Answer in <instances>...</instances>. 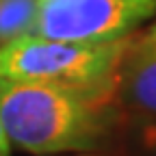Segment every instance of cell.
<instances>
[{"instance_id": "52a82bcc", "label": "cell", "mask_w": 156, "mask_h": 156, "mask_svg": "<svg viewBox=\"0 0 156 156\" xmlns=\"http://www.w3.org/2000/svg\"><path fill=\"white\" fill-rule=\"evenodd\" d=\"M0 156H11V143H9V136L2 128V122H0Z\"/></svg>"}, {"instance_id": "3957f363", "label": "cell", "mask_w": 156, "mask_h": 156, "mask_svg": "<svg viewBox=\"0 0 156 156\" xmlns=\"http://www.w3.org/2000/svg\"><path fill=\"white\" fill-rule=\"evenodd\" d=\"M156 13V0H39L35 37L102 44L130 35Z\"/></svg>"}, {"instance_id": "277c9868", "label": "cell", "mask_w": 156, "mask_h": 156, "mask_svg": "<svg viewBox=\"0 0 156 156\" xmlns=\"http://www.w3.org/2000/svg\"><path fill=\"white\" fill-rule=\"evenodd\" d=\"M117 100L132 115L156 119V22L128 39L117 69Z\"/></svg>"}, {"instance_id": "7a4b0ae2", "label": "cell", "mask_w": 156, "mask_h": 156, "mask_svg": "<svg viewBox=\"0 0 156 156\" xmlns=\"http://www.w3.org/2000/svg\"><path fill=\"white\" fill-rule=\"evenodd\" d=\"M130 35L102 44L22 37L0 48V78L48 83L117 98V69Z\"/></svg>"}, {"instance_id": "5b68a950", "label": "cell", "mask_w": 156, "mask_h": 156, "mask_svg": "<svg viewBox=\"0 0 156 156\" xmlns=\"http://www.w3.org/2000/svg\"><path fill=\"white\" fill-rule=\"evenodd\" d=\"M39 0H0V48L35 37Z\"/></svg>"}, {"instance_id": "6da1fadb", "label": "cell", "mask_w": 156, "mask_h": 156, "mask_svg": "<svg viewBox=\"0 0 156 156\" xmlns=\"http://www.w3.org/2000/svg\"><path fill=\"white\" fill-rule=\"evenodd\" d=\"M122 119L117 98L0 78L2 128L11 143L35 156L98 150Z\"/></svg>"}, {"instance_id": "ba28073f", "label": "cell", "mask_w": 156, "mask_h": 156, "mask_svg": "<svg viewBox=\"0 0 156 156\" xmlns=\"http://www.w3.org/2000/svg\"><path fill=\"white\" fill-rule=\"evenodd\" d=\"M61 156H102V154H89V152H76V154H61Z\"/></svg>"}, {"instance_id": "8992f818", "label": "cell", "mask_w": 156, "mask_h": 156, "mask_svg": "<svg viewBox=\"0 0 156 156\" xmlns=\"http://www.w3.org/2000/svg\"><path fill=\"white\" fill-rule=\"evenodd\" d=\"M134 141L141 156H156V119L134 115Z\"/></svg>"}]
</instances>
